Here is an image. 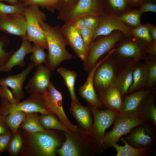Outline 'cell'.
<instances>
[{
    "label": "cell",
    "mask_w": 156,
    "mask_h": 156,
    "mask_svg": "<svg viewBox=\"0 0 156 156\" xmlns=\"http://www.w3.org/2000/svg\"><path fill=\"white\" fill-rule=\"evenodd\" d=\"M63 132L47 130L31 134H23L24 144L21 156H55L64 140Z\"/></svg>",
    "instance_id": "6da1fadb"
},
{
    "label": "cell",
    "mask_w": 156,
    "mask_h": 156,
    "mask_svg": "<svg viewBox=\"0 0 156 156\" xmlns=\"http://www.w3.org/2000/svg\"><path fill=\"white\" fill-rule=\"evenodd\" d=\"M131 36L123 38L122 37L115 44L110 55L121 70L145 60L148 56L150 43Z\"/></svg>",
    "instance_id": "7a4b0ae2"
},
{
    "label": "cell",
    "mask_w": 156,
    "mask_h": 156,
    "mask_svg": "<svg viewBox=\"0 0 156 156\" xmlns=\"http://www.w3.org/2000/svg\"><path fill=\"white\" fill-rule=\"evenodd\" d=\"M45 34L48 54L45 63L51 71H53L63 61L76 57L66 49L68 45L59 25L51 26L43 21L39 22Z\"/></svg>",
    "instance_id": "3957f363"
},
{
    "label": "cell",
    "mask_w": 156,
    "mask_h": 156,
    "mask_svg": "<svg viewBox=\"0 0 156 156\" xmlns=\"http://www.w3.org/2000/svg\"><path fill=\"white\" fill-rule=\"evenodd\" d=\"M65 140L56 150L61 156H94L97 148L94 141L79 126L75 130L64 132Z\"/></svg>",
    "instance_id": "277c9868"
},
{
    "label": "cell",
    "mask_w": 156,
    "mask_h": 156,
    "mask_svg": "<svg viewBox=\"0 0 156 156\" xmlns=\"http://www.w3.org/2000/svg\"><path fill=\"white\" fill-rule=\"evenodd\" d=\"M27 22L26 38L38 46L48 49L46 37L39 22L46 19V14L39 7L29 5L25 7L23 13Z\"/></svg>",
    "instance_id": "5b68a950"
},
{
    "label": "cell",
    "mask_w": 156,
    "mask_h": 156,
    "mask_svg": "<svg viewBox=\"0 0 156 156\" xmlns=\"http://www.w3.org/2000/svg\"><path fill=\"white\" fill-rule=\"evenodd\" d=\"M110 55L98 66L93 76L94 89L100 102L107 90L113 86L115 78L121 70Z\"/></svg>",
    "instance_id": "8992f818"
},
{
    "label": "cell",
    "mask_w": 156,
    "mask_h": 156,
    "mask_svg": "<svg viewBox=\"0 0 156 156\" xmlns=\"http://www.w3.org/2000/svg\"><path fill=\"white\" fill-rule=\"evenodd\" d=\"M137 112L130 115L118 114L112 130L105 133L103 144L104 150L112 147L120 138L126 135L135 126L144 122Z\"/></svg>",
    "instance_id": "52a82bcc"
},
{
    "label": "cell",
    "mask_w": 156,
    "mask_h": 156,
    "mask_svg": "<svg viewBox=\"0 0 156 156\" xmlns=\"http://www.w3.org/2000/svg\"><path fill=\"white\" fill-rule=\"evenodd\" d=\"M123 34L120 31H115L108 35L102 36L92 41L89 47L88 55L83 62L84 71H89L103 55L110 51L122 38Z\"/></svg>",
    "instance_id": "ba28073f"
},
{
    "label": "cell",
    "mask_w": 156,
    "mask_h": 156,
    "mask_svg": "<svg viewBox=\"0 0 156 156\" xmlns=\"http://www.w3.org/2000/svg\"><path fill=\"white\" fill-rule=\"evenodd\" d=\"M59 11L57 19L64 21V24L88 15L103 13L100 0H79L75 5Z\"/></svg>",
    "instance_id": "9c48e42d"
},
{
    "label": "cell",
    "mask_w": 156,
    "mask_h": 156,
    "mask_svg": "<svg viewBox=\"0 0 156 156\" xmlns=\"http://www.w3.org/2000/svg\"><path fill=\"white\" fill-rule=\"evenodd\" d=\"M91 110L94 121L89 135L96 144L97 154H101L104 150L103 144L105 131L113 124L118 114L109 108L105 110Z\"/></svg>",
    "instance_id": "30bf717a"
},
{
    "label": "cell",
    "mask_w": 156,
    "mask_h": 156,
    "mask_svg": "<svg viewBox=\"0 0 156 156\" xmlns=\"http://www.w3.org/2000/svg\"><path fill=\"white\" fill-rule=\"evenodd\" d=\"M125 141L136 148H152L156 143V126L144 122L133 127L125 137Z\"/></svg>",
    "instance_id": "8fae6325"
},
{
    "label": "cell",
    "mask_w": 156,
    "mask_h": 156,
    "mask_svg": "<svg viewBox=\"0 0 156 156\" xmlns=\"http://www.w3.org/2000/svg\"><path fill=\"white\" fill-rule=\"evenodd\" d=\"M43 97L47 107L58 116L67 129L70 131L76 129L77 126L69 121L63 110L61 93L56 89L53 83L51 81Z\"/></svg>",
    "instance_id": "7c38bea8"
},
{
    "label": "cell",
    "mask_w": 156,
    "mask_h": 156,
    "mask_svg": "<svg viewBox=\"0 0 156 156\" xmlns=\"http://www.w3.org/2000/svg\"><path fill=\"white\" fill-rule=\"evenodd\" d=\"M51 70L42 64L38 66L33 77L30 79L25 89L30 95L43 97L51 82Z\"/></svg>",
    "instance_id": "4fadbf2b"
},
{
    "label": "cell",
    "mask_w": 156,
    "mask_h": 156,
    "mask_svg": "<svg viewBox=\"0 0 156 156\" xmlns=\"http://www.w3.org/2000/svg\"><path fill=\"white\" fill-rule=\"evenodd\" d=\"M132 29L118 17L106 15L103 13L100 15L99 25L93 34L92 41L99 36L109 35L114 30L120 31L127 36H130L132 35Z\"/></svg>",
    "instance_id": "5bb4252c"
},
{
    "label": "cell",
    "mask_w": 156,
    "mask_h": 156,
    "mask_svg": "<svg viewBox=\"0 0 156 156\" xmlns=\"http://www.w3.org/2000/svg\"><path fill=\"white\" fill-rule=\"evenodd\" d=\"M61 27L68 44L83 62L88 55L89 49L84 44L79 30L75 28L71 23L64 24Z\"/></svg>",
    "instance_id": "9a60e30c"
},
{
    "label": "cell",
    "mask_w": 156,
    "mask_h": 156,
    "mask_svg": "<svg viewBox=\"0 0 156 156\" xmlns=\"http://www.w3.org/2000/svg\"><path fill=\"white\" fill-rule=\"evenodd\" d=\"M27 22L23 14H8L0 18V31L26 38Z\"/></svg>",
    "instance_id": "2e32d148"
},
{
    "label": "cell",
    "mask_w": 156,
    "mask_h": 156,
    "mask_svg": "<svg viewBox=\"0 0 156 156\" xmlns=\"http://www.w3.org/2000/svg\"><path fill=\"white\" fill-rule=\"evenodd\" d=\"M111 53V52L99 61L89 70L86 81L85 83L78 90L79 94L86 101L88 106L91 109H97L102 106L95 91L93 84V78L95 71L100 64L107 58Z\"/></svg>",
    "instance_id": "e0dca14e"
},
{
    "label": "cell",
    "mask_w": 156,
    "mask_h": 156,
    "mask_svg": "<svg viewBox=\"0 0 156 156\" xmlns=\"http://www.w3.org/2000/svg\"><path fill=\"white\" fill-rule=\"evenodd\" d=\"M34 66V64L31 62L21 73L0 78V86H6L11 88L13 97L20 101L24 96L23 90L24 82Z\"/></svg>",
    "instance_id": "ac0fdd59"
},
{
    "label": "cell",
    "mask_w": 156,
    "mask_h": 156,
    "mask_svg": "<svg viewBox=\"0 0 156 156\" xmlns=\"http://www.w3.org/2000/svg\"><path fill=\"white\" fill-rule=\"evenodd\" d=\"M11 106L13 109L21 110L26 113L35 112L41 115L55 114L47 107L43 97L38 95H30L22 102L11 104Z\"/></svg>",
    "instance_id": "d6986e66"
},
{
    "label": "cell",
    "mask_w": 156,
    "mask_h": 156,
    "mask_svg": "<svg viewBox=\"0 0 156 156\" xmlns=\"http://www.w3.org/2000/svg\"><path fill=\"white\" fill-rule=\"evenodd\" d=\"M69 112L76 119L78 126L89 134L93 123L91 109L88 105L84 106L71 101Z\"/></svg>",
    "instance_id": "ffe728a7"
},
{
    "label": "cell",
    "mask_w": 156,
    "mask_h": 156,
    "mask_svg": "<svg viewBox=\"0 0 156 156\" xmlns=\"http://www.w3.org/2000/svg\"><path fill=\"white\" fill-rule=\"evenodd\" d=\"M156 88V87L151 89L144 88L122 97L123 105L120 113L130 115L137 113L143 100Z\"/></svg>",
    "instance_id": "44dd1931"
},
{
    "label": "cell",
    "mask_w": 156,
    "mask_h": 156,
    "mask_svg": "<svg viewBox=\"0 0 156 156\" xmlns=\"http://www.w3.org/2000/svg\"><path fill=\"white\" fill-rule=\"evenodd\" d=\"M22 39L20 48L12 54L9 60L5 65L0 67V72L9 73L15 66L23 67L25 66L24 58L27 54L32 52V46L26 38Z\"/></svg>",
    "instance_id": "7402d4cb"
},
{
    "label": "cell",
    "mask_w": 156,
    "mask_h": 156,
    "mask_svg": "<svg viewBox=\"0 0 156 156\" xmlns=\"http://www.w3.org/2000/svg\"><path fill=\"white\" fill-rule=\"evenodd\" d=\"M156 90L155 89L143 100L137 112L144 122L156 126Z\"/></svg>",
    "instance_id": "603a6c76"
},
{
    "label": "cell",
    "mask_w": 156,
    "mask_h": 156,
    "mask_svg": "<svg viewBox=\"0 0 156 156\" xmlns=\"http://www.w3.org/2000/svg\"><path fill=\"white\" fill-rule=\"evenodd\" d=\"M148 70L146 64L141 61L133 65V82L127 94H129L145 88L148 79Z\"/></svg>",
    "instance_id": "cb8c5ba5"
},
{
    "label": "cell",
    "mask_w": 156,
    "mask_h": 156,
    "mask_svg": "<svg viewBox=\"0 0 156 156\" xmlns=\"http://www.w3.org/2000/svg\"><path fill=\"white\" fill-rule=\"evenodd\" d=\"M101 103L108 108L120 113L123 107L122 97L116 87L112 86L106 92L103 96Z\"/></svg>",
    "instance_id": "d4e9b609"
},
{
    "label": "cell",
    "mask_w": 156,
    "mask_h": 156,
    "mask_svg": "<svg viewBox=\"0 0 156 156\" xmlns=\"http://www.w3.org/2000/svg\"><path fill=\"white\" fill-rule=\"evenodd\" d=\"M133 65L121 70L115 78L113 86L118 89L122 97L126 95L132 84Z\"/></svg>",
    "instance_id": "484cf974"
},
{
    "label": "cell",
    "mask_w": 156,
    "mask_h": 156,
    "mask_svg": "<svg viewBox=\"0 0 156 156\" xmlns=\"http://www.w3.org/2000/svg\"><path fill=\"white\" fill-rule=\"evenodd\" d=\"M120 140L125 144L124 146H120L117 143L113 146L117 151L116 156H148L153 152L152 148L134 147L128 144L123 137H121Z\"/></svg>",
    "instance_id": "4316f807"
},
{
    "label": "cell",
    "mask_w": 156,
    "mask_h": 156,
    "mask_svg": "<svg viewBox=\"0 0 156 156\" xmlns=\"http://www.w3.org/2000/svg\"><path fill=\"white\" fill-rule=\"evenodd\" d=\"M39 118L38 112L27 113L24 120L19 128L27 134L47 131L42 126Z\"/></svg>",
    "instance_id": "83f0119b"
},
{
    "label": "cell",
    "mask_w": 156,
    "mask_h": 156,
    "mask_svg": "<svg viewBox=\"0 0 156 156\" xmlns=\"http://www.w3.org/2000/svg\"><path fill=\"white\" fill-rule=\"evenodd\" d=\"M57 71L64 81L69 92L71 101L77 104H81L77 98L75 90V82L77 75L76 72L63 67L58 68Z\"/></svg>",
    "instance_id": "f1b7e54d"
},
{
    "label": "cell",
    "mask_w": 156,
    "mask_h": 156,
    "mask_svg": "<svg viewBox=\"0 0 156 156\" xmlns=\"http://www.w3.org/2000/svg\"><path fill=\"white\" fill-rule=\"evenodd\" d=\"M39 118L42 126L46 130H56L64 132L70 131L64 126L55 114L42 115L39 116Z\"/></svg>",
    "instance_id": "f546056e"
},
{
    "label": "cell",
    "mask_w": 156,
    "mask_h": 156,
    "mask_svg": "<svg viewBox=\"0 0 156 156\" xmlns=\"http://www.w3.org/2000/svg\"><path fill=\"white\" fill-rule=\"evenodd\" d=\"M26 114L21 110L13 109L11 106V110L5 117L4 122L12 134L18 131L20 125L24 120Z\"/></svg>",
    "instance_id": "4dcf8cb0"
},
{
    "label": "cell",
    "mask_w": 156,
    "mask_h": 156,
    "mask_svg": "<svg viewBox=\"0 0 156 156\" xmlns=\"http://www.w3.org/2000/svg\"><path fill=\"white\" fill-rule=\"evenodd\" d=\"M24 144L23 134L20 130L12 134L6 150L12 156L20 155Z\"/></svg>",
    "instance_id": "1f68e13d"
},
{
    "label": "cell",
    "mask_w": 156,
    "mask_h": 156,
    "mask_svg": "<svg viewBox=\"0 0 156 156\" xmlns=\"http://www.w3.org/2000/svg\"><path fill=\"white\" fill-rule=\"evenodd\" d=\"M144 60L148 70V79L145 88L151 89L156 87V56L148 55Z\"/></svg>",
    "instance_id": "d6a6232c"
},
{
    "label": "cell",
    "mask_w": 156,
    "mask_h": 156,
    "mask_svg": "<svg viewBox=\"0 0 156 156\" xmlns=\"http://www.w3.org/2000/svg\"><path fill=\"white\" fill-rule=\"evenodd\" d=\"M25 7L29 5L40 6L53 12L55 9L61 8L58 0H24L21 2Z\"/></svg>",
    "instance_id": "836d02e7"
},
{
    "label": "cell",
    "mask_w": 156,
    "mask_h": 156,
    "mask_svg": "<svg viewBox=\"0 0 156 156\" xmlns=\"http://www.w3.org/2000/svg\"><path fill=\"white\" fill-rule=\"evenodd\" d=\"M11 109V105L7 99H1L0 106V134H4L11 131L10 129L5 123V117Z\"/></svg>",
    "instance_id": "e575fe53"
},
{
    "label": "cell",
    "mask_w": 156,
    "mask_h": 156,
    "mask_svg": "<svg viewBox=\"0 0 156 156\" xmlns=\"http://www.w3.org/2000/svg\"><path fill=\"white\" fill-rule=\"evenodd\" d=\"M142 14L140 10L132 11L125 13L118 18L127 25L136 28L141 25L140 17Z\"/></svg>",
    "instance_id": "d590c367"
},
{
    "label": "cell",
    "mask_w": 156,
    "mask_h": 156,
    "mask_svg": "<svg viewBox=\"0 0 156 156\" xmlns=\"http://www.w3.org/2000/svg\"><path fill=\"white\" fill-rule=\"evenodd\" d=\"M32 47V54L30 56V59L34 66H38L43 63H45L48 54L45 52V49L34 43Z\"/></svg>",
    "instance_id": "8d00e7d4"
},
{
    "label": "cell",
    "mask_w": 156,
    "mask_h": 156,
    "mask_svg": "<svg viewBox=\"0 0 156 156\" xmlns=\"http://www.w3.org/2000/svg\"><path fill=\"white\" fill-rule=\"evenodd\" d=\"M25 7L21 3L9 5L0 1V18L9 14H23Z\"/></svg>",
    "instance_id": "74e56055"
},
{
    "label": "cell",
    "mask_w": 156,
    "mask_h": 156,
    "mask_svg": "<svg viewBox=\"0 0 156 156\" xmlns=\"http://www.w3.org/2000/svg\"><path fill=\"white\" fill-rule=\"evenodd\" d=\"M9 40L6 36H0V67L4 65L9 60L13 50L6 51L4 48L8 46Z\"/></svg>",
    "instance_id": "f35d334b"
},
{
    "label": "cell",
    "mask_w": 156,
    "mask_h": 156,
    "mask_svg": "<svg viewBox=\"0 0 156 156\" xmlns=\"http://www.w3.org/2000/svg\"><path fill=\"white\" fill-rule=\"evenodd\" d=\"M131 31L132 35L135 37L148 43H150L153 41L146 25H141L137 27L132 29Z\"/></svg>",
    "instance_id": "ab89813d"
},
{
    "label": "cell",
    "mask_w": 156,
    "mask_h": 156,
    "mask_svg": "<svg viewBox=\"0 0 156 156\" xmlns=\"http://www.w3.org/2000/svg\"><path fill=\"white\" fill-rule=\"evenodd\" d=\"M100 15L91 14L81 18L84 21L85 27L90 30L93 34L98 26Z\"/></svg>",
    "instance_id": "60d3db41"
},
{
    "label": "cell",
    "mask_w": 156,
    "mask_h": 156,
    "mask_svg": "<svg viewBox=\"0 0 156 156\" xmlns=\"http://www.w3.org/2000/svg\"><path fill=\"white\" fill-rule=\"evenodd\" d=\"M0 98H5L11 104H14L20 102L14 99L12 92L6 86H0Z\"/></svg>",
    "instance_id": "b9f144b4"
},
{
    "label": "cell",
    "mask_w": 156,
    "mask_h": 156,
    "mask_svg": "<svg viewBox=\"0 0 156 156\" xmlns=\"http://www.w3.org/2000/svg\"><path fill=\"white\" fill-rule=\"evenodd\" d=\"M79 32L84 44L89 48L92 41L93 33L85 27L79 30Z\"/></svg>",
    "instance_id": "7bdbcfd3"
},
{
    "label": "cell",
    "mask_w": 156,
    "mask_h": 156,
    "mask_svg": "<svg viewBox=\"0 0 156 156\" xmlns=\"http://www.w3.org/2000/svg\"><path fill=\"white\" fill-rule=\"evenodd\" d=\"M12 134L11 131L0 134V155L6 150Z\"/></svg>",
    "instance_id": "ee69618b"
},
{
    "label": "cell",
    "mask_w": 156,
    "mask_h": 156,
    "mask_svg": "<svg viewBox=\"0 0 156 156\" xmlns=\"http://www.w3.org/2000/svg\"><path fill=\"white\" fill-rule=\"evenodd\" d=\"M111 7L115 10L120 11L125 8L127 0H108Z\"/></svg>",
    "instance_id": "f6af8a7d"
},
{
    "label": "cell",
    "mask_w": 156,
    "mask_h": 156,
    "mask_svg": "<svg viewBox=\"0 0 156 156\" xmlns=\"http://www.w3.org/2000/svg\"><path fill=\"white\" fill-rule=\"evenodd\" d=\"M140 11L142 13L147 12H156V5L151 2L146 3L143 5Z\"/></svg>",
    "instance_id": "bcb514c9"
},
{
    "label": "cell",
    "mask_w": 156,
    "mask_h": 156,
    "mask_svg": "<svg viewBox=\"0 0 156 156\" xmlns=\"http://www.w3.org/2000/svg\"><path fill=\"white\" fill-rule=\"evenodd\" d=\"M79 0H58L61 8H66L76 4Z\"/></svg>",
    "instance_id": "7dc6e473"
},
{
    "label": "cell",
    "mask_w": 156,
    "mask_h": 156,
    "mask_svg": "<svg viewBox=\"0 0 156 156\" xmlns=\"http://www.w3.org/2000/svg\"><path fill=\"white\" fill-rule=\"evenodd\" d=\"M70 23L72 24L75 28L79 30L85 27L84 21L81 18L76 19Z\"/></svg>",
    "instance_id": "c3c4849f"
},
{
    "label": "cell",
    "mask_w": 156,
    "mask_h": 156,
    "mask_svg": "<svg viewBox=\"0 0 156 156\" xmlns=\"http://www.w3.org/2000/svg\"><path fill=\"white\" fill-rule=\"evenodd\" d=\"M148 55L156 56V42L153 41L149 44Z\"/></svg>",
    "instance_id": "681fc988"
},
{
    "label": "cell",
    "mask_w": 156,
    "mask_h": 156,
    "mask_svg": "<svg viewBox=\"0 0 156 156\" xmlns=\"http://www.w3.org/2000/svg\"><path fill=\"white\" fill-rule=\"evenodd\" d=\"M146 25L148 28L149 33L153 41L156 42V27L155 26L148 24Z\"/></svg>",
    "instance_id": "f907efd6"
},
{
    "label": "cell",
    "mask_w": 156,
    "mask_h": 156,
    "mask_svg": "<svg viewBox=\"0 0 156 156\" xmlns=\"http://www.w3.org/2000/svg\"><path fill=\"white\" fill-rule=\"evenodd\" d=\"M0 1H5L10 5H15L21 3L20 0H0Z\"/></svg>",
    "instance_id": "816d5d0a"
},
{
    "label": "cell",
    "mask_w": 156,
    "mask_h": 156,
    "mask_svg": "<svg viewBox=\"0 0 156 156\" xmlns=\"http://www.w3.org/2000/svg\"><path fill=\"white\" fill-rule=\"evenodd\" d=\"M131 0L133 1V2H134L136 3L138 2L139 1V0Z\"/></svg>",
    "instance_id": "f5cc1de1"
},
{
    "label": "cell",
    "mask_w": 156,
    "mask_h": 156,
    "mask_svg": "<svg viewBox=\"0 0 156 156\" xmlns=\"http://www.w3.org/2000/svg\"><path fill=\"white\" fill-rule=\"evenodd\" d=\"M24 0H20V1L21 3V2L23 1Z\"/></svg>",
    "instance_id": "db71d44e"
}]
</instances>
